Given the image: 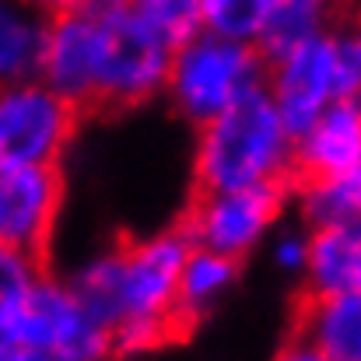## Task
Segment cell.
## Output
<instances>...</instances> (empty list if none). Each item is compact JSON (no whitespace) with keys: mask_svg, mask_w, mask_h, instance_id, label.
<instances>
[{"mask_svg":"<svg viewBox=\"0 0 361 361\" xmlns=\"http://www.w3.org/2000/svg\"><path fill=\"white\" fill-rule=\"evenodd\" d=\"M263 92L291 130H302L337 99L358 95L361 74L341 25L323 28L274 56H267Z\"/></svg>","mask_w":361,"mask_h":361,"instance_id":"obj_4","label":"cell"},{"mask_svg":"<svg viewBox=\"0 0 361 361\" xmlns=\"http://www.w3.org/2000/svg\"><path fill=\"white\" fill-rule=\"evenodd\" d=\"M186 252L190 242L176 225L102 249L67 274L71 291L109 330L113 358L151 355L183 334L176 284Z\"/></svg>","mask_w":361,"mask_h":361,"instance_id":"obj_1","label":"cell"},{"mask_svg":"<svg viewBox=\"0 0 361 361\" xmlns=\"http://www.w3.org/2000/svg\"><path fill=\"white\" fill-rule=\"evenodd\" d=\"M42 274H46V256L14 249V245H0V312L14 309Z\"/></svg>","mask_w":361,"mask_h":361,"instance_id":"obj_20","label":"cell"},{"mask_svg":"<svg viewBox=\"0 0 361 361\" xmlns=\"http://www.w3.org/2000/svg\"><path fill=\"white\" fill-rule=\"evenodd\" d=\"M302 291H361V214L341 225L316 228L302 270Z\"/></svg>","mask_w":361,"mask_h":361,"instance_id":"obj_13","label":"cell"},{"mask_svg":"<svg viewBox=\"0 0 361 361\" xmlns=\"http://www.w3.org/2000/svg\"><path fill=\"white\" fill-rule=\"evenodd\" d=\"M21 4H35V7H42V11H49V4H53V0H21Z\"/></svg>","mask_w":361,"mask_h":361,"instance_id":"obj_26","label":"cell"},{"mask_svg":"<svg viewBox=\"0 0 361 361\" xmlns=\"http://www.w3.org/2000/svg\"><path fill=\"white\" fill-rule=\"evenodd\" d=\"M267 81V56L256 42L228 39L200 28L172 49L161 99L190 126L228 113L242 99L256 95Z\"/></svg>","mask_w":361,"mask_h":361,"instance_id":"obj_3","label":"cell"},{"mask_svg":"<svg viewBox=\"0 0 361 361\" xmlns=\"http://www.w3.org/2000/svg\"><path fill=\"white\" fill-rule=\"evenodd\" d=\"M130 7L172 49L204 28V18H200V4L197 0H130Z\"/></svg>","mask_w":361,"mask_h":361,"instance_id":"obj_19","label":"cell"},{"mask_svg":"<svg viewBox=\"0 0 361 361\" xmlns=\"http://www.w3.org/2000/svg\"><path fill=\"white\" fill-rule=\"evenodd\" d=\"M270 361H330V358H326V355H319L312 344H305L302 337H295V334H291V337L277 348V355H274Z\"/></svg>","mask_w":361,"mask_h":361,"instance_id":"obj_23","label":"cell"},{"mask_svg":"<svg viewBox=\"0 0 361 361\" xmlns=\"http://www.w3.org/2000/svg\"><path fill=\"white\" fill-rule=\"evenodd\" d=\"M63 169L39 161H0V245L46 256L63 211Z\"/></svg>","mask_w":361,"mask_h":361,"instance_id":"obj_9","label":"cell"},{"mask_svg":"<svg viewBox=\"0 0 361 361\" xmlns=\"http://www.w3.org/2000/svg\"><path fill=\"white\" fill-rule=\"evenodd\" d=\"M197 190H242L295 183V130L259 88L228 113L197 126L193 144Z\"/></svg>","mask_w":361,"mask_h":361,"instance_id":"obj_2","label":"cell"},{"mask_svg":"<svg viewBox=\"0 0 361 361\" xmlns=\"http://www.w3.org/2000/svg\"><path fill=\"white\" fill-rule=\"evenodd\" d=\"M46 11L21 0H0V88L35 78Z\"/></svg>","mask_w":361,"mask_h":361,"instance_id":"obj_16","label":"cell"},{"mask_svg":"<svg viewBox=\"0 0 361 361\" xmlns=\"http://www.w3.org/2000/svg\"><path fill=\"white\" fill-rule=\"evenodd\" d=\"M0 161H4V158H0Z\"/></svg>","mask_w":361,"mask_h":361,"instance_id":"obj_27","label":"cell"},{"mask_svg":"<svg viewBox=\"0 0 361 361\" xmlns=\"http://www.w3.org/2000/svg\"><path fill=\"white\" fill-rule=\"evenodd\" d=\"M341 32H344V39H348V49H351L355 67H358V74H361V7L348 11V14L341 18Z\"/></svg>","mask_w":361,"mask_h":361,"instance_id":"obj_24","label":"cell"},{"mask_svg":"<svg viewBox=\"0 0 361 361\" xmlns=\"http://www.w3.org/2000/svg\"><path fill=\"white\" fill-rule=\"evenodd\" d=\"M288 200L295 207V218L309 232L351 221V218L361 214V169L295 179L291 190H288Z\"/></svg>","mask_w":361,"mask_h":361,"instance_id":"obj_15","label":"cell"},{"mask_svg":"<svg viewBox=\"0 0 361 361\" xmlns=\"http://www.w3.org/2000/svg\"><path fill=\"white\" fill-rule=\"evenodd\" d=\"M99 49H102V18L78 11H46L42 49L35 78L74 102L81 113L95 109L99 81Z\"/></svg>","mask_w":361,"mask_h":361,"instance_id":"obj_10","label":"cell"},{"mask_svg":"<svg viewBox=\"0 0 361 361\" xmlns=\"http://www.w3.org/2000/svg\"><path fill=\"white\" fill-rule=\"evenodd\" d=\"M309 239H312V232L295 218V221H281L263 245L270 249V263H274L281 274L302 277L305 259H309Z\"/></svg>","mask_w":361,"mask_h":361,"instance_id":"obj_21","label":"cell"},{"mask_svg":"<svg viewBox=\"0 0 361 361\" xmlns=\"http://www.w3.org/2000/svg\"><path fill=\"white\" fill-rule=\"evenodd\" d=\"M25 344L60 361H113L109 330L81 305L67 277L42 274L32 291L0 312V348Z\"/></svg>","mask_w":361,"mask_h":361,"instance_id":"obj_5","label":"cell"},{"mask_svg":"<svg viewBox=\"0 0 361 361\" xmlns=\"http://www.w3.org/2000/svg\"><path fill=\"white\" fill-rule=\"evenodd\" d=\"M239 259L190 245L179 270V284H176V316H179L183 334H190L204 316H211L228 298V291L239 284Z\"/></svg>","mask_w":361,"mask_h":361,"instance_id":"obj_14","label":"cell"},{"mask_svg":"<svg viewBox=\"0 0 361 361\" xmlns=\"http://www.w3.org/2000/svg\"><path fill=\"white\" fill-rule=\"evenodd\" d=\"M172 46L154 35L130 0L102 14V49H99V81L95 109H137L165 92Z\"/></svg>","mask_w":361,"mask_h":361,"instance_id":"obj_6","label":"cell"},{"mask_svg":"<svg viewBox=\"0 0 361 361\" xmlns=\"http://www.w3.org/2000/svg\"><path fill=\"white\" fill-rule=\"evenodd\" d=\"M126 0H53L49 11H78V14H92V18H102L109 11L123 7Z\"/></svg>","mask_w":361,"mask_h":361,"instance_id":"obj_22","label":"cell"},{"mask_svg":"<svg viewBox=\"0 0 361 361\" xmlns=\"http://www.w3.org/2000/svg\"><path fill=\"white\" fill-rule=\"evenodd\" d=\"M81 116L74 102L39 78L0 88V158L60 165L78 137Z\"/></svg>","mask_w":361,"mask_h":361,"instance_id":"obj_8","label":"cell"},{"mask_svg":"<svg viewBox=\"0 0 361 361\" xmlns=\"http://www.w3.org/2000/svg\"><path fill=\"white\" fill-rule=\"evenodd\" d=\"M197 4L207 32L242 42H259V32L274 7V0H197Z\"/></svg>","mask_w":361,"mask_h":361,"instance_id":"obj_18","label":"cell"},{"mask_svg":"<svg viewBox=\"0 0 361 361\" xmlns=\"http://www.w3.org/2000/svg\"><path fill=\"white\" fill-rule=\"evenodd\" d=\"M344 14H348V0H274L256 46L263 49V56H274L323 28L341 25Z\"/></svg>","mask_w":361,"mask_h":361,"instance_id":"obj_17","label":"cell"},{"mask_svg":"<svg viewBox=\"0 0 361 361\" xmlns=\"http://www.w3.org/2000/svg\"><path fill=\"white\" fill-rule=\"evenodd\" d=\"M288 207L291 200L284 186L197 190L179 221V232L197 249H211L245 263L284 221Z\"/></svg>","mask_w":361,"mask_h":361,"instance_id":"obj_7","label":"cell"},{"mask_svg":"<svg viewBox=\"0 0 361 361\" xmlns=\"http://www.w3.org/2000/svg\"><path fill=\"white\" fill-rule=\"evenodd\" d=\"M291 334L330 361H361V291H302Z\"/></svg>","mask_w":361,"mask_h":361,"instance_id":"obj_12","label":"cell"},{"mask_svg":"<svg viewBox=\"0 0 361 361\" xmlns=\"http://www.w3.org/2000/svg\"><path fill=\"white\" fill-rule=\"evenodd\" d=\"M361 169V92L337 99L295 130V179Z\"/></svg>","mask_w":361,"mask_h":361,"instance_id":"obj_11","label":"cell"},{"mask_svg":"<svg viewBox=\"0 0 361 361\" xmlns=\"http://www.w3.org/2000/svg\"><path fill=\"white\" fill-rule=\"evenodd\" d=\"M0 361H60V358L42 355V351H32L25 344H7V348H0Z\"/></svg>","mask_w":361,"mask_h":361,"instance_id":"obj_25","label":"cell"}]
</instances>
